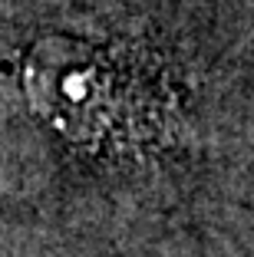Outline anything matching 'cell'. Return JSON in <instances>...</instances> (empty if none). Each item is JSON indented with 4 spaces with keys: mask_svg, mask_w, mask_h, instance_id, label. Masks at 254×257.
I'll return each mask as SVG.
<instances>
[{
    "mask_svg": "<svg viewBox=\"0 0 254 257\" xmlns=\"http://www.w3.org/2000/svg\"><path fill=\"white\" fill-rule=\"evenodd\" d=\"M33 112L86 149H129L149 136V92L132 66L96 43L43 37L23 63Z\"/></svg>",
    "mask_w": 254,
    "mask_h": 257,
    "instance_id": "cell-1",
    "label": "cell"
}]
</instances>
